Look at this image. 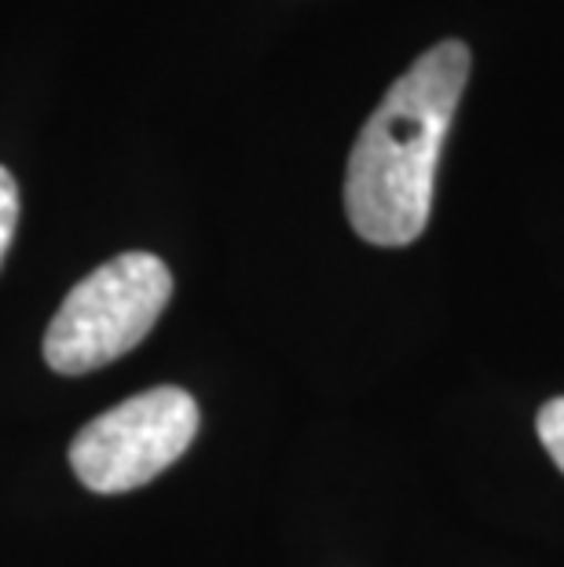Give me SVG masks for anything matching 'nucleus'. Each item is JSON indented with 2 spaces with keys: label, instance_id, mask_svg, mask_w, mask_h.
Returning a JSON list of instances; mask_svg holds the SVG:
<instances>
[{
  "label": "nucleus",
  "instance_id": "nucleus-1",
  "mask_svg": "<svg viewBox=\"0 0 564 567\" xmlns=\"http://www.w3.org/2000/svg\"><path fill=\"white\" fill-rule=\"evenodd\" d=\"M470 81V48L440 41L386 92L348 154L345 213L370 246H411L433 213L437 165Z\"/></svg>",
  "mask_w": 564,
  "mask_h": 567
},
{
  "label": "nucleus",
  "instance_id": "nucleus-2",
  "mask_svg": "<svg viewBox=\"0 0 564 567\" xmlns=\"http://www.w3.org/2000/svg\"><path fill=\"white\" fill-rule=\"evenodd\" d=\"M173 297V271L143 249L122 252L85 275L44 333V363L55 373H89L132 352Z\"/></svg>",
  "mask_w": 564,
  "mask_h": 567
},
{
  "label": "nucleus",
  "instance_id": "nucleus-3",
  "mask_svg": "<svg viewBox=\"0 0 564 567\" xmlns=\"http://www.w3.org/2000/svg\"><path fill=\"white\" fill-rule=\"evenodd\" d=\"M198 403L191 392L162 384L129 395L92 417L70 443V468L95 494H122L151 484L198 436Z\"/></svg>",
  "mask_w": 564,
  "mask_h": 567
},
{
  "label": "nucleus",
  "instance_id": "nucleus-4",
  "mask_svg": "<svg viewBox=\"0 0 564 567\" xmlns=\"http://www.w3.org/2000/svg\"><path fill=\"white\" fill-rule=\"evenodd\" d=\"M535 429H539V440L546 446V454L554 457L557 468L564 473V395L561 400H550L543 410H539Z\"/></svg>",
  "mask_w": 564,
  "mask_h": 567
},
{
  "label": "nucleus",
  "instance_id": "nucleus-5",
  "mask_svg": "<svg viewBox=\"0 0 564 567\" xmlns=\"http://www.w3.org/2000/svg\"><path fill=\"white\" fill-rule=\"evenodd\" d=\"M16 227H19V184H16V176L0 165V264L8 257Z\"/></svg>",
  "mask_w": 564,
  "mask_h": 567
}]
</instances>
